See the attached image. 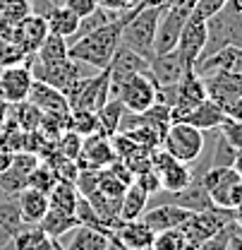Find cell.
Segmentation results:
<instances>
[{"label": "cell", "instance_id": "1", "mask_svg": "<svg viewBox=\"0 0 242 250\" xmlns=\"http://www.w3.org/2000/svg\"><path fill=\"white\" fill-rule=\"evenodd\" d=\"M127 17H130V10H127L125 15H120L118 20L103 24L101 29L91 31L84 39L70 43V58L82 62V65H91V67H96V70H106L111 58H113V53H115L118 46H120L122 24H125Z\"/></svg>", "mask_w": 242, "mask_h": 250}, {"label": "cell", "instance_id": "2", "mask_svg": "<svg viewBox=\"0 0 242 250\" xmlns=\"http://www.w3.org/2000/svg\"><path fill=\"white\" fill-rule=\"evenodd\" d=\"M163 7H132L130 17L122 24L120 43L139 53L144 61L153 58V39H156V27Z\"/></svg>", "mask_w": 242, "mask_h": 250}, {"label": "cell", "instance_id": "3", "mask_svg": "<svg viewBox=\"0 0 242 250\" xmlns=\"http://www.w3.org/2000/svg\"><path fill=\"white\" fill-rule=\"evenodd\" d=\"M202 186L218 209L233 212L242 202V176L233 166H209L202 176Z\"/></svg>", "mask_w": 242, "mask_h": 250}, {"label": "cell", "instance_id": "4", "mask_svg": "<svg viewBox=\"0 0 242 250\" xmlns=\"http://www.w3.org/2000/svg\"><path fill=\"white\" fill-rule=\"evenodd\" d=\"M29 70H31V77L34 80L56 87L58 92H62L67 96V101H70L72 94L77 92V87L82 84V80L87 77L84 75V65L72 61V58H65V61H58V62H36L34 56H31Z\"/></svg>", "mask_w": 242, "mask_h": 250}, {"label": "cell", "instance_id": "5", "mask_svg": "<svg viewBox=\"0 0 242 250\" xmlns=\"http://www.w3.org/2000/svg\"><path fill=\"white\" fill-rule=\"evenodd\" d=\"M161 147L175 161L194 164L204 154V132L197 130L194 125L170 123V127L166 130V135L161 140Z\"/></svg>", "mask_w": 242, "mask_h": 250}, {"label": "cell", "instance_id": "6", "mask_svg": "<svg viewBox=\"0 0 242 250\" xmlns=\"http://www.w3.org/2000/svg\"><path fill=\"white\" fill-rule=\"evenodd\" d=\"M118 96L127 113H144L156 104V84L149 77V72H137L125 77L120 84L113 89L111 99Z\"/></svg>", "mask_w": 242, "mask_h": 250}, {"label": "cell", "instance_id": "7", "mask_svg": "<svg viewBox=\"0 0 242 250\" xmlns=\"http://www.w3.org/2000/svg\"><path fill=\"white\" fill-rule=\"evenodd\" d=\"M189 15H192L189 5H170V7L163 5V12H161L158 27H156V39H153V56L175 51L180 31Z\"/></svg>", "mask_w": 242, "mask_h": 250}, {"label": "cell", "instance_id": "8", "mask_svg": "<svg viewBox=\"0 0 242 250\" xmlns=\"http://www.w3.org/2000/svg\"><path fill=\"white\" fill-rule=\"evenodd\" d=\"M29 65H31V56H27L24 62L0 67V99L7 106H15V104H22V101L29 99V89L34 84Z\"/></svg>", "mask_w": 242, "mask_h": 250}, {"label": "cell", "instance_id": "9", "mask_svg": "<svg viewBox=\"0 0 242 250\" xmlns=\"http://www.w3.org/2000/svg\"><path fill=\"white\" fill-rule=\"evenodd\" d=\"M108 99H111V72L106 67L98 75L82 80L77 92L70 96V111L72 108H84V111H93L96 113Z\"/></svg>", "mask_w": 242, "mask_h": 250}, {"label": "cell", "instance_id": "10", "mask_svg": "<svg viewBox=\"0 0 242 250\" xmlns=\"http://www.w3.org/2000/svg\"><path fill=\"white\" fill-rule=\"evenodd\" d=\"M204 46H206V20H202L192 12L182 27L178 46H175V51H178V56L182 58L187 70H194V65L202 58Z\"/></svg>", "mask_w": 242, "mask_h": 250}, {"label": "cell", "instance_id": "11", "mask_svg": "<svg viewBox=\"0 0 242 250\" xmlns=\"http://www.w3.org/2000/svg\"><path fill=\"white\" fill-rule=\"evenodd\" d=\"M202 80L206 87V96L216 101L225 113L242 101V75L238 72H213Z\"/></svg>", "mask_w": 242, "mask_h": 250}, {"label": "cell", "instance_id": "12", "mask_svg": "<svg viewBox=\"0 0 242 250\" xmlns=\"http://www.w3.org/2000/svg\"><path fill=\"white\" fill-rule=\"evenodd\" d=\"M115 159H118V156H115V149H113L111 137L96 132V135L84 137V142H82V152H79V156H77L74 161H77L79 171H82V168L101 171V168H108Z\"/></svg>", "mask_w": 242, "mask_h": 250}, {"label": "cell", "instance_id": "13", "mask_svg": "<svg viewBox=\"0 0 242 250\" xmlns=\"http://www.w3.org/2000/svg\"><path fill=\"white\" fill-rule=\"evenodd\" d=\"M153 236L156 233L142 219H134V221H120L111 231V243L120 250H151Z\"/></svg>", "mask_w": 242, "mask_h": 250}, {"label": "cell", "instance_id": "14", "mask_svg": "<svg viewBox=\"0 0 242 250\" xmlns=\"http://www.w3.org/2000/svg\"><path fill=\"white\" fill-rule=\"evenodd\" d=\"M204 99H209V96H206V87H204V80H202L194 70H189L180 82H178V101H175V106L170 108V121L178 123L189 108H194V106L202 104Z\"/></svg>", "mask_w": 242, "mask_h": 250}, {"label": "cell", "instance_id": "15", "mask_svg": "<svg viewBox=\"0 0 242 250\" xmlns=\"http://www.w3.org/2000/svg\"><path fill=\"white\" fill-rule=\"evenodd\" d=\"M46 36H48V24L41 12H29L24 20L15 24V41L24 56H34Z\"/></svg>", "mask_w": 242, "mask_h": 250}, {"label": "cell", "instance_id": "16", "mask_svg": "<svg viewBox=\"0 0 242 250\" xmlns=\"http://www.w3.org/2000/svg\"><path fill=\"white\" fill-rule=\"evenodd\" d=\"M189 217H192V212L185 209V207H178L173 202H158L153 207H147V212L142 214V221L151 229L153 233H161V231L180 229Z\"/></svg>", "mask_w": 242, "mask_h": 250}, {"label": "cell", "instance_id": "17", "mask_svg": "<svg viewBox=\"0 0 242 250\" xmlns=\"http://www.w3.org/2000/svg\"><path fill=\"white\" fill-rule=\"evenodd\" d=\"M187 72L189 70L185 67L182 58L178 56V51L153 56L151 61H149V77L153 80L156 87H173V84L180 82Z\"/></svg>", "mask_w": 242, "mask_h": 250}, {"label": "cell", "instance_id": "18", "mask_svg": "<svg viewBox=\"0 0 242 250\" xmlns=\"http://www.w3.org/2000/svg\"><path fill=\"white\" fill-rule=\"evenodd\" d=\"M108 72H111V94H113V89L120 84L125 77L137 75V72H149V61H144L139 53H134L132 48L120 43L118 51L113 53L111 62H108Z\"/></svg>", "mask_w": 242, "mask_h": 250}, {"label": "cell", "instance_id": "19", "mask_svg": "<svg viewBox=\"0 0 242 250\" xmlns=\"http://www.w3.org/2000/svg\"><path fill=\"white\" fill-rule=\"evenodd\" d=\"M228 116H225V111L211 101V99H204L202 104H197L194 108H189L185 116H182L178 123H187V125H194L197 130H202V132H209V130H218L221 123L225 121Z\"/></svg>", "mask_w": 242, "mask_h": 250}, {"label": "cell", "instance_id": "20", "mask_svg": "<svg viewBox=\"0 0 242 250\" xmlns=\"http://www.w3.org/2000/svg\"><path fill=\"white\" fill-rule=\"evenodd\" d=\"M29 104H34L41 113H70V101L62 92H58L51 84H43L38 80H34L29 89Z\"/></svg>", "mask_w": 242, "mask_h": 250}, {"label": "cell", "instance_id": "21", "mask_svg": "<svg viewBox=\"0 0 242 250\" xmlns=\"http://www.w3.org/2000/svg\"><path fill=\"white\" fill-rule=\"evenodd\" d=\"M17 205H19L24 224L38 226L41 219L46 217V212H48V195L41 192V190H34V188H24L17 195Z\"/></svg>", "mask_w": 242, "mask_h": 250}, {"label": "cell", "instance_id": "22", "mask_svg": "<svg viewBox=\"0 0 242 250\" xmlns=\"http://www.w3.org/2000/svg\"><path fill=\"white\" fill-rule=\"evenodd\" d=\"M43 17H46V24H48V34L62 36L67 43H70V39L74 36V31L79 27V17H77L72 10H67L65 5L48 7V10L43 12Z\"/></svg>", "mask_w": 242, "mask_h": 250}, {"label": "cell", "instance_id": "23", "mask_svg": "<svg viewBox=\"0 0 242 250\" xmlns=\"http://www.w3.org/2000/svg\"><path fill=\"white\" fill-rule=\"evenodd\" d=\"M149 207V192H144L137 183L125 188L120 200V207H118V219L120 221H134V219H142V214L147 212Z\"/></svg>", "mask_w": 242, "mask_h": 250}, {"label": "cell", "instance_id": "24", "mask_svg": "<svg viewBox=\"0 0 242 250\" xmlns=\"http://www.w3.org/2000/svg\"><path fill=\"white\" fill-rule=\"evenodd\" d=\"M158 178H161V190L163 192H180L192 183V168H189V164L170 159L158 171Z\"/></svg>", "mask_w": 242, "mask_h": 250}, {"label": "cell", "instance_id": "25", "mask_svg": "<svg viewBox=\"0 0 242 250\" xmlns=\"http://www.w3.org/2000/svg\"><path fill=\"white\" fill-rule=\"evenodd\" d=\"M77 200H79L77 186L74 183H67V181H58L56 186L51 188V192H48V209L65 212V214H74Z\"/></svg>", "mask_w": 242, "mask_h": 250}, {"label": "cell", "instance_id": "26", "mask_svg": "<svg viewBox=\"0 0 242 250\" xmlns=\"http://www.w3.org/2000/svg\"><path fill=\"white\" fill-rule=\"evenodd\" d=\"M96 116H98V132L106 135V137H113V135H118V130H120V121H122V116H125V106H122V101L118 96H113V99H108V101L96 111Z\"/></svg>", "mask_w": 242, "mask_h": 250}, {"label": "cell", "instance_id": "27", "mask_svg": "<svg viewBox=\"0 0 242 250\" xmlns=\"http://www.w3.org/2000/svg\"><path fill=\"white\" fill-rule=\"evenodd\" d=\"M108 248H111V238L106 233L87 229V226H77L70 246L62 250H108Z\"/></svg>", "mask_w": 242, "mask_h": 250}, {"label": "cell", "instance_id": "28", "mask_svg": "<svg viewBox=\"0 0 242 250\" xmlns=\"http://www.w3.org/2000/svg\"><path fill=\"white\" fill-rule=\"evenodd\" d=\"M41 231L48 236V238H60L67 231H74L79 226V221L74 214H65V212H56V209H48L46 217L41 219Z\"/></svg>", "mask_w": 242, "mask_h": 250}, {"label": "cell", "instance_id": "29", "mask_svg": "<svg viewBox=\"0 0 242 250\" xmlns=\"http://www.w3.org/2000/svg\"><path fill=\"white\" fill-rule=\"evenodd\" d=\"M70 58V43L62 39V36H56V34H48L43 39V43L38 46V51L34 53V61L36 62H58Z\"/></svg>", "mask_w": 242, "mask_h": 250}, {"label": "cell", "instance_id": "30", "mask_svg": "<svg viewBox=\"0 0 242 250\" xmlns=\"http://www.w3.org/2000/svg\"><path fill=\"white\" fill-rule=\"evenodd\" d=\"M67 127L74 130L82 137H89L98 132V116L93 111H84V108H72L67 116Z\"/></svg>", "mask_w": 242, "mask_h": 250}, {"label": "cell", "instance_id": "31", "mask_svg": "<svg viewBox=\"0 0 242 250\" xmlns=\"http://www.w3.org/2000/svg\"><path fill=\"white\" fill-rule=\"evenodd\" d=\"M58 183V176L53 173V168L43 161H38V166L34 168L27 178V188H34V190H41V192H51V188Z\"/></svg>", "mask_w": 242, "mask_h": 250}, {"label": "cell", "instance_id": "32", "mask_svg": "<svg viewBox=\"0 0 242 250\" xmlns=\"http://www.w3.org/2000/svg\"><path fill=\"white\" fill-rule=\"evenodd\" d=\"M29 12H34L31 0H0V17L10 24H17Z\"/></svg>", "mask_w": 242, "mask_h": 250}, {"label": "cell", "instance_id": "33", "mask_svg": "<svg viewBox=\"0 0 242 250\" xmlns=\"http://www.w3.org/2000/svg\"><path fill=\"white\" fill-rule=\"evenodd\" d=\"M82 142H84V137L67 127L60 137L53 142V147H56V152H58V154L67 156V159H77L79 152H82Z\"/></svg>", "mask_w": 242, "mask_h": 250}, {"label": "cell", "instance_id": "34", "mask_svg": "<svg viewBox=\"0 0 242 250\" xmlns=\"http://www.w3.org/2000/svg\"><path fill=\"white\" fill-rule=\"evenodd\" d=\"M17 108V123H19V127L22 130H27V132H34V130H38V125H41V118H43V113L34 106V104H29V101H22V104H15Z\"/></svg>", "mask_w": 242, "mask_h": 250}, {"label": "cell", "instance_id": "35", "mask_svg": "<svg viewBox=\"0 0 242 250\" xmlns=\"http://www.w3.org/2000/svg\"><path fill=\"white\" fill-rule=\"evenodd\" d=\"M151 250H187V241L180 229H170V231H161L153 236Z\"/></svg>", "mask_w": 242, "mask_h": 250}, {"label": "cell", "instance_id": "36", "mask_svg": "<svg viewBox=\"0 0 242 250\" xmlns=\"http://www.w3.org/2000/svg\"><path fill=\"white\" fill-rule=\"evenodd\" d=\"M238 149H233L223 135H216V145H213V156H211V166H233Z\"/></svg>", "mask_w": 242, "mask_h": 250}, {"label": "cell", "instance_id": "37", "mask_svg": "<svg viewBox=\"0 0 242 250\" xmlns=\"http://www.w3.org/2000/svg\"><path fill=\"white\" fill-rule=\"evenodd\" d=\"M221 135L225 137V142L233 147V149H242V121H235V118H225L221 123Z\"/></svg>", "mask_w": 242, "mask_h": 250}, {"label": "cell", "instance_id": "38", "mask_svg": "<svg viewBox=\"0 0 242 250\" xmlns=\"http://www.w3.org/2000/svg\"><path fill=\"white\" fill-rule=\"evenodd\" d=\"M235 224H228L225 229H221L218 233H213L211 238L202 241L194 250H228V241H230V233H233Z\"/></svg>", "mask_w": 242, "mask_h": 250}, {"label": "cell", "instance_id": "39", "mask_svg": "<svg viewBox=\"0 0 242 250\" xmlns=\"http://www.w3.org/2000/svg\"><path fill=\"white\" fill-rule=\"evenodd\" d=\"M225 2H228V0H194L192 12H194L197 17H202V20H209V17H213L216 12H221V10L225 7Z\"/></svg>", "mask_w": 242, "mask_h": 250}, {"label": "cell", "instance_id": "40", "mask_svg": "<svg viewBox=\"0 0 242 250\" xmlns=\"http://www.w3.org/2000/svg\"><path fill=\"white\" fill-rule=\"evenodd\" d=\"M134 183L142 188L144 192H149V197L156 195V192H161V178H158V173H156L153 168L139 173V176H134Z\"/></svg>", "mask_w": 242, "mask_h": 250}, {"label": "cell", "instance_id": "41", "mask_svg": "<svg viewBox=\"0 0 242 250\" xmlns=\"http://www.w3.org/2000/svg\"><path fill=\"white\" fill-rule=\"evenodd\" d=\"M62 5H65L67 10H72V12L82 20V17L91 15V12L98 7V0H62Z\"/></svg>", "mask_w": 242, "mask_h": 250}, {"label": "cell", "instance_id": "42", "mask_svg": "<svg viewBox=\"0 0 242 250\" xmlns=\"http://www.w3.org/2000/svg\"><path fill=\"white\" fill-rule=\"evenodd\" d=\"M98 7H106L111 12H127L134 7V0H98Z\"/></svg>", "mask_w": 242, "mask_h": 250}, {"label": "cell", "instance_id": "43", "mask_svg": "<svg viewBox=\"0 0 242 250\" xmlns=\"http://www.w3.org/2000/svg\"><path fill=\"white\" fill-rule=\"evenodd\" d=\"M27 250H62V246H60V238H48L46 236L41 243H36V246H31Z\"/></svg>", "mask_w": 242, "mask_h": 250}, {"label": "cell", "instance_id": "44", "mask_svg": "<svg viewBox=\"0 0 242 250\" xmlns=\"http://www.w3.org/2000/svg\"><path fill=\"white\" fill-rule=\"evenodd\" d=\"M233 224H235V226L242 231V202L235 207V209H233Z\"/></svg>", "mask_w": 242, "mask_h": 250}, {"label": "cell", "instance_id": "45", "mask_svg": "<svg viewBox=\"0 0 242 250\" xmlns=\"http://www.w3.org/2000/svg\"><path fill=\"white\" fill-rule=\"evenodd\" d=\"M170 5H189V7H194V0H166V7H170Z\"/></svg>", "mask_w": 242, "mask_h": 250}, {"label": "cell", "instance_id": "46", "mask_svg": "<svg viewBox=\"0 0 242 250\" xmlns=\"http://www.w3.org/2000/svg\"><path fill=\"white\" fill-rule=\"evenodd\" d=\"M233 168H235V171H238V173L242 176V149L238 152V154H235V161H233Z\"/></svg>", "mask_w": 242, "mask_h": 250}, {"label": "cell", "instance_id": "47", "mask_svg": "<svg viewBox=\"0 0 242 250\" xmlns=\"http://www.w3.org/2000/svg\"><path fill=\"white\" fill-rule=\"evenodd\" d=\"M43 2H46V10L53 7V5H62V0H43Z\"/></svg>", "mask_w": 242, "mask_h": 250}, {"label": "cell", "instance_id": "48", "mask_svg": "<svg viewBox=\"0 0 242 250\" xmlns=\"http://www.w3.org/2000/svg\"><path fill=\"white\" fill-rule=\"evenodd\" d=\"M134 2H137V0H134Z\"/></svg>", "mask_w": 242, "mask_h": 250}]
</instances>
